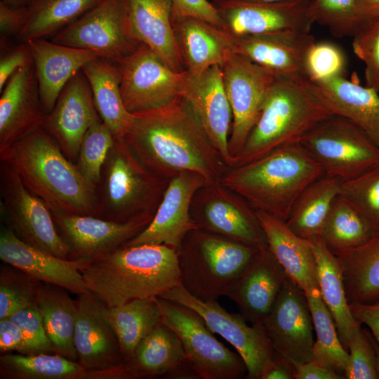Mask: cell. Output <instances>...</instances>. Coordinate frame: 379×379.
Returning <instances> with one entry per match:
<instances>
[{"label": "cell", "instance_id": "6da1fadb", "mask_svg": "<svg viewBox=\"0 0 379 379\" xmlns=\"http://www.w3.org/2000/svg\"><path fill=\"white\" fill-rule=\"evenodd\" d=\"M124 139L145 166L168 180L193 171L209 185L229 168L181 95L164 106L133 113Z\"/></svg>", "mask_w": 379, "mask_h": 379}, {"label": "cell", "instance_id": "7a4b0ae2", "mask_svg": "<svg viewBox=\"0 0 379 379\" xmlns=\"http://www.w3.org/2000/svg\"><path fill=\"white\" fill-rule=\"evenodd\" d=\"M0 159L51 213L100 217L98 188L82 176L44 128L0 149Z\"/></svg>", "mask_w": 379, "mask_h": 379}, {"label": "cell", "instance_id": "3957f363", "mask_svg": "<svg viewBox=\"0 0 379 379\" xmlns=\"http://www.w3.org/2000/svg\"><path fill=\"white\" fill-rule=\"evenodd\" d=\"M80 271L88 289L107 307L160 297L181 284L178 251L165 244L122 246Z\"/></svg>", "mask_w": 379, "mask_h": 379}, {"label": "cell", "instance_id": "277c9868", "mask_svg": "<svg viewBox=\"0 0 379 379\" xmlns=\"http://www.w3.org/2000/svg\"><path fill=\"white\" fill-rule=\"evenodd\" d=\"M324 175L320 164L298 142L228 168L220 182L255 210L286 221L301 192Z\"/></svg>", "mask_w": 379, "mask_h": 379}, {"label": "cell", "instance_id": "5b68a950", "mask_svg": "<svg viewBox=\"0 0 379 379\" xmlns=\"http://www.w3.org/2000/svg\"><path fill=\"white\" fill-rule=\"evenodd\" d=\"M332 114L312 91L307 79L276 77L233 167L256 160L278 147L300 142L313 127Z\"/></svg>", "mask_w": 379, "mask_h": 379}, {"label": "cell", "instance_id": "8992f818", "mask_svg": "<svg viewBox=\"0 0 379 379\" xmlns=\"http://www.w3.org/2000/svg\"><path fill=\"white\" fill-rule=\"evenodd\" d=\"M260 247L202 229L192 230L178 251L181 284L202 300L226 296L256 258Z\"/></svg>", "mask_w": 379, "mask_h": 379}, {"label": "cell", "instance_id": "52a82bcc", "mask_svg": "<svg viewBox=\"0 0 379 379\" xmlns=\"http://www.w3.org/2000/svg\"><path fill=\"white\" fill-rule=\"evenodd\" d=\"M168 182L145 166L124 138H114L98 185L100 218L125 222L143 213H155Z\"/></svg>", "mask_w": 379, "mask_h": 379}, {"label": "cell", "instance_id": "ba28073f", "mask_svg": "<svg viewBox=\"0 0 379 379\" xmlns=\"http://www.w3.org/2000/svg\"><path fill=\"white\" fill-rule=\"evenodd\" d=\"M300 142L320 164L324 175L343 181L379 163V146L359 126L339 115L320 121Z\"/></svg>", "mask_w": 379, "mask_h": 379}, {"label": "cell", "instance_id": "9c48e42d", "mask_svg": "<svg viewBox=\"0 0 379 379\" xmlns=\"http://www.w3.org/2000/svg\"><path fill=\"white\" fill-rule=\"evenodd\" d=\"M154 300L161 321L178 336L188 362L200 379L246 378L247 370L240 355L220 343L198 313L160 297Z\"/></svg>", "mask_w": 379, "mask_h": 379}, {"label": "cell", "instance_id": "30bf717a", "mask_svg": "<svg viewBox=\"0 0 379 379\" xmlns=\"http://www.w3.org/2000/svg\"><path fill=\"white\" fill-rule=\"evenodd\" d=\"M51 41L93 51L114 63L140 44L132 29L128 0H100Z\"/></svg>", "mask_w": 379, "mask_h": 379}, {"label": "cell", "instance_id": "8fae6325", "mask_svg": "<svg viewBox=\"0 0 379 379\" xmlns=\"http://www.w3.org/2000/svg\"><path fill=\"white\" fill-rule=\"evenodd\" d=\"M0 189L4 224L25 243L68 259L69 246L59 234L50 209L25 186L18 174L2 161Z\"/></svg>", "mask_w": 379, "mask_h": 379}, {"label": "cell", "instance_id": "7c38bea8", "mask_svg": "<svg viewBox=\"0 0 379 379\" xmlns=\"http://www.w3.org/2000/svg\"><path fill=\"white\" fill-rule=\"evenodd\" d=\"M160 298L188 307L198 313L213 332L227 340L243 359L246 378L260 379L266 361L274 351L261 324L249 326L241 314L225 310L217 300H202L180 284Z\"/></svg>", "mask_w": 379, "mask_h": 379}, {"label": "cell", "instance_id": "4fadbf2b", "mask_svg": "<svg viewBox=\"0 0 379 379\" xmlns=\"http://www.w3.org/2000/svg\"><path fill=\"white\" fill-rule=\"evenodd\" d=\"M115 64L122 100L131 114L164 106L180 95L186 70L174 71L143 44Z\"/></svg>", "mask_w": 379, "mask_h": 379}, {"label": "cell", "instance_id": "5bb4252c", "mask_svg": "<svg viewBox=\"0 0 379 379\" xmlns=\"http://www.w3.org/2000/svg\"><path fill=\"white\" fill-rule=\"evenodd\" d=\"M221 69L232 114L228 152L233 167L260 117L267 93L276 77L235 53L221 65Z\"/></svg>", "mask_w": 379, "mask_h": 379}, {"label": "cell", "instance_id": "9a60e30c", "mask_svg": "<svg viewBox=\"0 0 379 379\" xmlns=\"http://www.w3.org/2000/svg\"><path fill=\"white\" fill-rule=\"evenodd\" d=\"M256 210L220 180L200 188L191 215L200 229L254 246L267 245Z\"/></svg>", "mask_w": 379, "mask_h": 379}, {"label": "cell", "instance_id": "2e32d148", "mask_svg": "<svg viewBox=\"0 0 379 379\" xmlns=\"http://www.w3.org/2000/svg\"><path fill=\"white\" fill-rule=\"evenodd\" d=\"M69 248L68 259L85 265L121 246L150 223L155 213H143L125 222L93 215L51 213Z\"/></svg>", "mask_w": 379, "mask_h": 379}, {"label": "cell", "instance_id": "e0dca14e", "mask_svg": "<svg viewBox=\"0 0 379 379\" xmlns=\"http://www.w3.org/2000/svg\"><path fill=\"white\" fill-rule=\"evenodd\" d=\"M311 0L262 2L213 0L223 29L232 36L279 31L310 32L314 23L310 13Z\"/></svg>", "mask_w": 379, "mask_h": 379}, {"label": "cell", "instance_id": "ac0fdd59", "mask_svg": "<svg viewBox=\"0 0 379 379\" xmlns=\"http://www.w3.org/2000/svg\"><path fill=\"white\" fill-rule=\"evenodd\" d=\"M274 351L293 365L312 359L314 325L305 293L287 279L261 323Z\"/></svg>", "mask_w": 379, "mask_h": 379}, {"label": "cell", "instance_id": "d6986e66", "mask_svg": "<svg viewBox=\"0 0 379 379\" xmlns=\"http://www.w3.org/2000/svg\"><path fill=\"white\" fill-rule=\"evenodd\" d=\"M206 185L198 173L182 171L171 178L150 223L123 246L165 244L178 251L185 236L200 229L191 215L197 192Z\"/></svg>", "mask_w": 379, "mask_h": 379}, {"label": "cell", "instance_id": "ffe728a7", "mask_svg": "<svg viewBox=\"0 0 379 379\" xmlns=\"http://www.w3.org/2000/svg\"><path fill=\"white\" fill-rule=\"evenodd\" d=\"M180 95L190 104L213 146L227 166L232 167L228 152L232 114L221 66L213 65L199 75L186 71Z\"/></svg>", "mask_w": 379, "mask_h": 379}, {"label": "cell", "instance_id": "44dd1931", "mask_svg": "<svg viewBox=\"0 0 379 379\" xmlns=\"http://www.w3.org/2000/svg\"><path fill=\"white\" fill-rule=\"evenodd\" d=\"M232 37L235 53L275 77L307 79V58L316 42L310 32L279 31Z\"/></svg>", "mask_w": 379, "mask_h": 379}, {"label": "cell", "instance_id": "7402d4cb", "mask_svg": "<svg viewBox=\"0 0 379 379\" xmlns=\"http://www.w3.org/2000/svg\"><path fill=\"white\" fill-rule=\"evenodd\" d=\"M74 344L78 362L88 371L113 368L124 360L117 335L109 322L107 305L88 291L78 295Z\"/></svg>", "mask_w": 379, "mask_h": 379}, {"label": "cell", "instance_id": "603a6c76", "mask_svg": "<svg viewBox=\"0 0 379 379\" xmlns=\"http://www.w3.org/2000/svg\"><path fill=\"white\" fill-rule=\"evenodd\" d=\"M100 118L90 84L80 70L62 90L53 110L46 114L43 128L73 162L77 159L85 133Z\"/></svg>", "mask_w": 379, "mask_h": 379}, {"label": "cell", "instance_id": "cb8c5ba5", "mask_svg": "<svg viewBox=\"0 0 379 379\" xmlns=\"http://www.w3.org/2000/svg\"><path fill=\"white\" fill-rule=\"evenodd\" d=\"M0 259L41 282L60 286L71 293L78 295L89 291L80 271L84 265L25 243L4 224L0 232Z\"/></svg>", "mask_w": 379, "mask_h": 379}, {"label": "cell", "instance_id": "d4e9b609", "mask_svg": "<svg viewBox=\"0 0 379 379\" xmlns=\"http://www.w3.org/2000/svg\"><path fill=\"white\" fill-rule=\"evenodd\" d=\"M0 98V149L43 128L46 114L41 104L32 61L7 81Z\"/></svg>", "mask_w": 379, "mask_h": 379}, {"label": "cell", "instance_id": "484cf974", "mask_svg": "<svg viewBox=\"0 0 379 379\" xmlns=\"http://www.w3.org/2000/svg\"><path fill=\"white\" fill-rule=\"evenodd\" d=\"M288 277L267 245L235 281L226 296L251 324H261L270 314Z\"/></svg>", "mask_w": 379, "mask_h": 379}, {"label": "cell", "instance_id": "4316f807", "mask_svg": "<svg viewBox=\"0 0 379 379\" xmlns=\"http://www.w3.org/2000/svg\"><path fill=\"white\" fill-rule=\"evenodd\" d=\"M127 379H200L187 361L176 333L161 321L124 361Z\"/></svg>", "mask_w": 379, "mask_h": 379}, {"label": "cell", "instance_id": "83f0119b", "mask_svg": "<svg viewBox=\"0 0 379 379\" xmlns=\"http://www.w3.org/2000/svg\"><path fill=\"white\" fill-rule=\"evenodd\" d=\"M25 43L34 65L41 104L46 114L53 110L69 79L86 63L100 58L93 51L45 39H31Z\"/></svg>", "mask_w": 379, "mask_h": 379}, {"label": "cell", "instance_id": "f1b7e54d", "mask_svg": "<svg viewBox=\"0 0 379 379\" xmlns=\"http://www.w3.org/2000/svg\"><path fill=\"white\" fill-rule=\"evenodd\" d=\"M307 81L312 91L333 114L354 122L379 146V94L377 91L347 77Z\"/></svg>", "mask_w": 379, "mask_h": 379}, {"label": "cell", "instance_id": "f546056e", "mask_svg": "<svg viewBox=\"0 0 379 379\" xmlns=\"http://www.w3.org/2000/svg\"><path fill=\"white\" fill-rule=\"evenodd\" d=\"M173 29L187 72L199 75L213 65H222L233 53V37L224 29L192 18L172 16Z\"/></svg>", "mask_w": 379, "mask_h": 379}, {"label": "cell", "instance_id": "4dcf8cb0", "mask_svg": "<svg viewBox=\"0 0 379 379\" xmlns=\"http://www.w3.org/2000/svg\"><path fill=\"white\" fill-rule=\"evenodd\" d=\"M256 215L270 251L286 276L304 293L318 288L317 264L310 241L293 232L285 220L262 211Z\"/></svg>", "mask_w": 379, "mask_h": 379}, {"label": "cell", "instance_id": "1f68e13d", "mask_svg": "<svg viewBox=\"0 0 379 379\" xmlns=\"http://www.w3.org/2000/svg\"><path fill=\"white\" fill-rule=\"evenodd\" d=\"M128 1L132 29L137 40L174 71H185L173 26L171 0Z\"/></svg>", "mask_w": 379, "mask_h": 379}, {"label": "cell", "instance_id": "d6a6232c", "mask_svg": "<svg viewBox=\"0 0 379 379\" xmlns=\"http://www.w3.org/2000/svg\"><path fill=\"white\" fill-rule=\"evenodd\" d=\"M93 93L98 113L115 138H122L130 130L133 114L126 109L120 91V74L117 65L98 58L81 69Z\"/></svg>", "mask_w": 379, "mask_h": 379}, {"label": "cell", "instance_id": "836d02e7", "mask_svg": "<svg viewBox=\"0 0 379 379\" xmlns=\"http://www.w3.org/2000/svg\"><path fill=\"white\" fill-rule=\"evenodd\" d=\"M310 241L315 255L321 296L333 316L341 343L347 350L352 333L361 324L354 318L350 311L337 257L326 246L320 237Z\"/></svg>", "mask_w": 379, "mask_h": 379}, {"label": "cell", "instance_id": "e575fe53", "mask_svg": "<svg viewBox=\"0 0 379 379\" xmlns=\"http://www.w3.org/2000/svg\"><path fill=\"white\" fill-rule=\"evenodd\" d=\"M69 293L60 286L42 282L36 305L54 354L78 361L74 344L77 305Z\"/></svg>", "mask_w": 379, "mask_h": 379}, {"label": "cell", "instance_id": "d590c367", "mask_svg": "<svg viewBox=\"0 0 379 379\" xmlns=\"http://www.w3.org/2000/svg\"><path fill=\"white\" fill-rule=\"evenodd\" d=\"M349 304L379 298V232L365 244L335 255Z\"/></svg>", "mask_w": 379, "mask_h": 379}, {"label": "cell", "instance_id": "8d00e7d4", "mask_svg": "<svg viewBox=\"0 0 379 379\" xmlns=\"http://www.w3.org/2000/svg\"><path fill=\"white\" fill-rule=\"evenodd\" d=\"M342 181L324 175L309 185L295 200L286 220L290 229L309 241L319 237Z\"/></svg>", "mask_w": 379, "mask_h": 379}, {"label": "cell", "instance_id": "74e56055", "mask_svg": "<svg viewBox=\"0 0 379 379\" xmlns=\"http://www.w3.org/2000/svg\"><path fill=\"white\" fill-rule=\"evenodd\" d=\"M105 314L117 335L124 361L131 358L138 345L161 323V319L154 298L135 299L107 307Z\"/></svg>", "mask_w": 379, "mask_h": 379}, {"label": "cell", "instance_id": "f35d334b", "mask_svg": "<svg viewBox=\"0 0 379 379\" xmlns=\"http://www.w3.org/2000/svg\"><path fill=\"white\" fill-rule=\"evenodd\" d=\"M378 232L351 203L338 194L319 237L329 251L337 255L365 244Z\"/></svg>", "mask_w": 379, "mask_h": 379}, {"label": "cell", "instance_id": "ab89813d", "mask_svg": "<svg viewBox=\"0 0 379 379\" xmlns=\"http://www.w3.org/2000/svg\"><path fill=\"white\" fill-rule=\"evenodd\" d=\"M1 379H88L78 361L53 353L1 354Z\"/></svg>", "mask_w": 379, "mask_h": 379}, {"label": "cell", "instance_id": "60d3db41", "mask_svg": "<svg viewBox=\"0 0 379 379\" xmlns=\"http://www.w3.org/2000/svg\"><path fill=\"white\" fill-rule=\"evenodd\" d=\"M312 318L316 340L312 359L345 378L350 356L340 339L332 314L318 288L305 292Z\"/></svg>", "mask_w": 379, "mask_h": 379}, {"label": "cell", "instance_id": "b9f144b4", "mask_svg": "<svg viewBox=\"0 0 379 379\" xmlns=\"http://www.w3.org/2000/svg\"><path fill=\"white\" fill-rule=\"evenodd\" d=\"M99 1L36 0L28 6L25 23L18 37L23 42L44 39L69 25Z\"/></svg>", "mask_w": 379, "mask_h": 379}, {"label": "cell", "instance_id": "7bdbcfd3", "mask_svg": "<svg viewBox=\"0 0 379 379\" xmlns=\"http://www.w3.org/2000/svg\"><path fill=\"white\" fill-rule=\"evenodd\" d=\"M310 13L314 22L338 38H353L372 22L364 15L358 0H311Z\"/></svg>", "mask_w": 379, "mask_h": 379}, {"label": "cell", "instance_id": "ee69618b", "mask_svg": "<svg viewBox=\"0 0 379 379\" xmlns=\"http://www.w3.org/2000/svg\"><path fill=\"white\" fill-rule=\"evenodd\" d=\"M114 141L113 134L100 118L91 126L82 140L76 166L82 176L97 188Z\"/></svg>", "mask_w": 379, "mask_h": 379}, {"label": "cell", "instance_id": "f6af8a7d", "mask_svg": "<svg viewBox=\"0 0 379 379\" xmlns=\"http://www.w3.org/2000/svg\"><path fill=\"white\" fill-rule=\"evenodd\" d=\"M8 265V264H7ZM42 282L12 265L0 268V319L36 305Z\"/></svg>", "mask_w": 379, "mask_h": 379}, {"label": "cell", "instance_id": "bcb514c9", "mask_svg": "<svg viewBox=\"0 0 379 379\" xmlns=\"http://www.w3.org/2000/svg\"><path fill=\"white\" fill-rule=\"evenodd\" d=\"M339 194L379 231V163L352 179L342 181Z\"/></svg>", "mask_w": 379, "mask_h": 379}, {"label": "cell", "instance_id": "7dc6e473", "mask_svg": "<svg viewBox=\"0 0 379 379\" xmlns=\"http://www.w3.org/2000/svg\"><path fill=\"white\" fill-rule=\"evenodd\" d=\"M347 58L343 49L330 41L315 42L307 58V79L326 81L346 77Z\"/></svg>", "mask_w": 379, "mask_h": 379}, {"label": "cell", "instance_id": "c3c4849f", "mask_svg": "<svg viewBox=\"0 0 379 379\" xmlns=\"http://www.w3.org/2000/svg\"><path fill=\"white\" fill-rule=\"evenodd\" d=\"M361 325L355 329L348 343L350 360L345 378L379 379L375 338Z\"/></svg>", "mask_w": 379, "mask_h": 379}, {"label": "cell", "instance_id": "681fc988", "mask_svg": "<svg viewBox=\"0 0 379 379\" xmlns=\"http://www.w3.org/2000/svg\"><path fill=\"white\" fill-rule=\"evenodd\" d=\"M352 48L365 65V86L379 92V18L353 37Z\"/></svg>", "mask_w": 379, "mask_h": 379}, {"label": "cell", "instance_id": "f907efd6", "mask_svg": "<svg viewBox=\"0 0 379 379\" xmlns=\"http://www.w3.org/2000/svg\"><path fill=\"white\" fill-rule=\"evenodd\" d=\"M8 318L20 328L35 354H54L36 305L18 310Z\"/></svg>", "mask_w": 379, "mask_h": 379}, {"label": "cell", "instance_id": "816d5d0a", "mask_svg": "<svg viewBox=\"0 0 379 379\" xmlns=\"http://www.w3.org/2000/svg\"><path fill=\"white\" fill-rule=\"evenodd\" d=\"M171 2L173 17L196 18L223 29L218 11L210 0H171Z\"/></svg>", "mask_w": 379, "mask_h": 379}, {"label": "cell", "instance_id": "f5cc1de1", "mask_svg": "<svg viewBox=\"0 0 379 379\" xmlns=\"http://www.w3.org/2000/svg\"><path fill=\"white\" fill-rule=\"evenodd\" d=\"M16 352L22 354H35L20 328L10 319H0L1 354Z\"/></svg>", "mask_w": 379, "mask_h": 379}, {"label": "cell", "instance_id": "db71d44e", "mask_svg": "<svg viewBox=\"0 0 379 379\" xmlns=\"http://www.w3.org/2000/svg\"><path fill=\"white\" fill-rule=\"evenodd\" d=\"M32 61L31 54L25 42L1 57L0 60V91L19 69Z\"/></svg>", "mask_w": 379, "mask_h": 379}, {"label": "cell", "instance_id": "11a10c76", "mask_svg": "<svg viewBox=\"0 0 379 379\" xmlns=\"http://www.w3.org/2000/svg\"><path fill=\"white\" fill-rule=\"evenodd\" d=\"M28 13V6L15 7L0 2V31L1 36H17L21 32Z\"/></svg>", "mask_w": 379, "mask_h": 379}, {"label": "cell", "instance_id": "9f6ffc18", "mask_svg": "<svg viewBox=\"0 0 379 379\" xmlns=\"http://www.w3.org/2000/svg\"><path fill=\"white\" fill-rule=\"evenodd\" d=\"M354 318L366 325L379 344V298L367 303L349 304Z\"/></svg>", "mask_w": 379, "mask_h": 379}, {"label": "cell", "instance_id": "6f0895ef", "mask_svg": "<svg viewBox=\"0 0 379 379\" xmlns=\"http://www.w3.org/2000/svg\"><path fill=\"white\" fill-rule=\"evenodd\" d=\"M260 379H294L293 365L274 352L265 363Z\"/></svg>", "mask_w": 379, "mask_h": 379}, {"label": "cell", "instance_id": "680465c9", "mask_svg": "<svg viewBox=\"0 0 379 379\" xmlns=\"http://www.w3.org/2000/svg\"><path fill=\"white\" fill-rule=\"evenodd\" d=\"M294 379H344L336 372L310 360L293 365Z\"/></svg>", "mask_w": 379, "mask_h": 379}, {"label": "cell", "instance_id": "91938a15", "mask_svg": "<svg viewBox=\"0 0 379 379\" xmlns=\"http://www.w3.org/2000/svg\"><path fill=\"white\" fill-rule=\"evenodd\" d=\"M358 3L369 21L379 18V0H358Z\"/></svg>", "mask_w": 379, "mask_h": 379}, {"label": "cell", "instance_id": "94428289", "mask_svg": "<svg viewBox=\"0 0 379 379\" xmlns=\"http://www.w3.org/2000/svg\"><path fill=\"white\" fill-rule=\"evenodd\" d=\"M3 2L8 5L20 7V6H29L36 0H1Z\"/></svg>", "mask_w": 379, "mask_h": 379}, {"label": "cell", "instance_id": "6125c7cd", "mask_svg": "<svg viewBox=\"0 0 379 379\" xmlns=\"http://www.w3.org/2000/svg\"><path fill=\"white\" fill-rule=\"evenodd\" d=\"M375 347L376 351V368H377V372L379 377V344L377 343V341L375 339Z\"/></svg>", "mask_w": 379, "mask_h": 379}, {"label": "cell", "instance_id": "be15d7a7", "mask_svg": "<svg viewBox=\"0 0 379 379\" xmlns=\"http://www.w3.org/2000/svg\"><path fill=\"white\" fill-rule=\"evenodd\" d=\"M248 1H262V2H277V1H292V0H248Z\"/></svg>", "mask_w": 379, "mask_h": 379}]
</instances>
